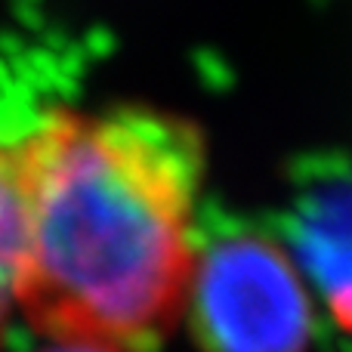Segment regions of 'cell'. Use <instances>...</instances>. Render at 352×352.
<instances>
[{
    "mask_svg": "<svg viewBox=\"0 0 352 352\" xmlns=\"http://www.w3.org/2000/svg\"><path fill=\"white\" fill-rule=\"evenodd\" d=\"M16 312L50 343L136 352L186 316L204 130L146 102L50 109L6 140Z\"/></svg>",
    "mask_w": 352,
    "mask_h": 352,
    "instance_id": "6da1fadb",
    "label": "cell"
},
{
    "mask_svg": "<svg viewBox=\"0 0 352 352\" xmlns=\"http://www.w3.org/2000/svg\"><path fill=\"white\" fill-rule=\"evenodd\" d=\"M182 318L198 352H306L312 337L300 266L256 232H232L198 254Z\"/></svg>",
    "mask_w": 352,
    "mask_h": 352,
    "instance_id": "7a4b0ae2",
    "label": "cell"
},
{
    "mask_svg": "<svg viewBox=\"0 0 352 352\" xmlns=\"http://www.w3.org/2000/svg\"><path fill=\"white\" fill-rule=\"evenodd\" d=\"M294 263L324 297L334 322L352 331V170L316 182L294 204Z\"/></svg>",
    "mask_w": 352,
    "mask_h": 352,
    "instance_id": "3957f363",
    "label": "cell"
},
{
    "mask_svg": "<svg viewBox=\"0 0 352 352\" xmlns=\"http://www.w3.org/2000/svg\"><path fill=\"white\" fill-rule=\"evenodd\" d=\"M12 281H16V201H12L6 140H0V343L6 334V322L16 312Z\"/></svg>",
    "mask_w": 352,
    "mask_h": 352,
    "instance_id": "277c9868",
    "label": "cell"
},
{
    "mask_svg": "<svg viewBox=\"0 0 352 352\" xmlns=\"http://www.w3.org/2000/svg\"><path fill=\"white\" fill-rule=\"evenodd\" d=\"M41 352H118V349H105V346H84V343H50Z\"/></svg>",
    "mask_w": 352,
    "mask_h": 352,
    "instance_id": "5b68a950",
    "label": "cell"
}]
</instances>
